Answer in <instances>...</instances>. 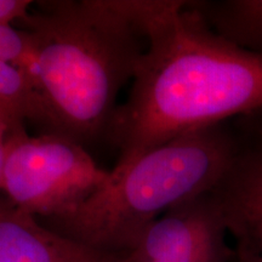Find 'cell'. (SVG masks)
I'll return each mask as SVG.
<instances>
[{
    "mask_svg": "<svg viewBox=\"0 0 262 262\" xmlns=\"http://www.w3.org/2000/svg\"><path fill=\"white\" fill-rule=\"evenodd\" d=\"M16 24L34 42V88L55 134L80 145L107 134L147 45L124 0L37 2Z\"/></svg>",
    "mask_w": 262,
    "mask_h": 262,
    "instance_id": "obj_2",
    "label": "cell"
},
{
    "mask_svg": "<svg viewBox=\"0 0 262 262\" xmlns=\"http://www.w3.org/2000/svg\"><path fill=\"white\" fill-rule=\"evenodd\" d=\"M0 118L11 133L26 129L28 122L55 134L54 124L33 84L12 66L0 61Z\"/></svg>",
    "mask_w": 262,
    "mask_h": 262,
    "instance_id": "obj_9",
    "label": "cell"
},
{
    "mask_svg": "<svg viewBox=\"0 0 262 262\" xmlns=\"http://www.w3.org/2000/svg\"><path fill=\"white\" fill-rule=\"evenodd\" d=\"M239 141L233 120L185 134L114 166L106 185L73 211L40 221L97 250L129 253L164 212L215 188Z\"/></svg>",
    "mask_w": 262,
    "mask_h": 262,
    "instance_id": "obj_3",
    "label": "cell"
},
{
    "mask_svg": "<svg viewBox=\"0 0 262 262\" xmlns=\"http://www.w3.org/2000/svg\"><path fill=\"white\" fill-rule=\"evenodd\" d=\"M237 124L244 129L262 134V110L249 114L247 117L239 118V120L237 119Z\"/></svg>",
    "mask_w": 262,
    "mask_h": 262,
    "instance_id": "obj_12",
    "label": "cell"
},
{
    "mask_svg": "<svg viewBox=\"0 0 262 262\" xmlns=\"http://www.w3.org/2000/svg\"><path fill=\"white\" fill-rule=\"evenodd\" d=\"M0 61L21 72L34 86L37 55L27 31L12 25H0Z\"/></svg>",
    "mask_w": 262,
    "mask_h": 262,
    "instance_id": "obj_10",
    "label": "cell"
},
{
    "mask_svg": "<svg viewBox=\"0 0 262 262\" xmlns=\"http://www.w3.org/2000/svg\"><path fill=\"white\" fill-rule=\"evenodd\" d=\"M194 8L220 37L262 55V0L194 2Z\"/></svg>",
    "mask_w": 262,
    "mask_h": 262,
    "instance_id": "obj_8",
    "label": "cell"
},
{
    "mask_svg": "<svg viewBox=\"0 0 262 262\" xmlns=\"http://www.w3.org/2000/svg\"><path fill=\"white\" fill-rule=\"evenodd\" d=\"M10 134H11V129H10V126L4 122V119L0 118V142H3V141L8 139Z\"/></svg>",
    "mask_w": 262,
    "mask_h": 262,
    "instance_id": "obj_13",
    "label": "cell"
},
{
    "mask_svg": "<svg viewBox=\"0 0 262 262\" xmlns=\"http://www.w3.org/2000/svg\"><path fill=\"white\" fill-rule=\"evenodd\" d=\"M239 147L211 193L237 262H262V134L235 124Z\"/></svg>",
    "mask_w": 262,
    "mask_h": 262,
    "instance_id": "obj_6",
    "label": "cell"
},
{
    "mask_svg": "<svg viewBox=\"0 0 262 262\" xmlns=\"http://www.w3.org/2000/svg\"><path fill=\"white\" fill-rule=\"evenodd\" d=\"M120 262H237L211 192L173 206L153 221Z\"/></svg>",
    "mask_w": 262,
    "mask_h": 262,
    "instance_id": "obj_5",
    "label": "cell"
},
{
    "mask_svg": "<svg viewBox=\"0 0 262 262\" xmlns=\"http://www.w3.org/2000/svg\"><path fill=\"white\" fill-rule=\"evenodd\" d=\"M123 256L62 235L0 198V262H120Z\"/></svg>",
    "mask_w": 262,
    "mask_h": 262,
    "instance_id": "obj_7",
    "label": "cell"
},
{
    "mask_svg": "<svg viewBox=\"0 0 262 262\" xmlns=\"http://www.w3.org/2000/svg\"><path fill=\"white\" fill-rule=\"evenodd\" d=\"M34 5L31 0H0V25H12L28 14Z\"/></svg>",
    "mask_w": 262,
    "mask_h": 262,
    "instance_id": "obj_11",
    "label": "cell"
},
{
    "mask_svg": "<svg viewBox=\"0 0 262 262\" xmlns=\"http://www.w3.org/2000/svg\"><path fill=\"white\" fill-rule=\"evenodd\" d=\"M146 49L108 139L116 166L176 137L262 110V55L212 31L194 2L142 0Z\"/></svg>",
    "mask_w": 262,
    "mask_h": 262,
    "instance_id": "obj_1",
    "label": "cell"
},
{
    "mask_svg": "<svg viewBox=\"0 0 262 262\" xmlns=\"http://www.w3.org/2000/svg\"><path fill=\"white\" fill-rule=\"evenodd\" d=\"M111 170L97 165L83 145L60 134L6 139L0 191L19 210L39 220L60 217L106 185Z\"/></svg>",
    "mask_w": 262,
    "mask_h": 262,
    "instance_id": "obj_4",
    "label": "cell"
}]
</instances>
